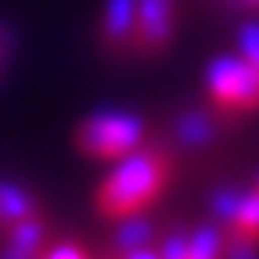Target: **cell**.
Here are the masks:
<instances>
[{
	"label": "cell",
	"mask_w": 259,
	"mask_h": 259,
	"mask_svg": "<svg viewBox=\"0 0 259 259\" xmlns=\"http://www.w3.org/2000/svg\"><path fill=\"white\" fill-rule=\"evenodd\" d=\"M166 184V158L158 151H126L97 191V209L105 216H130L148 205Z\"/></svg>",
	"instance_id": "6da1fadb"
},
{
	"label": "cell",
	"mask_w": 259,
	"mask_h": 259,
	"mask_svg": "<svg viewBox=\"0 0 259 259\" xmlns=\"http://www.w3.org/2000/svg\"><path fill=\"white\" fill-rule=\"evenodd\" d=\"M144 137V122L130 112H97L90 115L79 134L76 144L79 151L94 155V158H122L126 151H134Z\"/></svg>",
	"instance_id": "7a4b0ae2"
},
{
	"label": "cell",
	"mask_w": 259,
	"mask_h": 259,
	"mask_svg": "<svg viewBox=\"0 0 259 259\" xmlns=\"http://www.w3.org/2000/svg\"><path fill=\"white\" fill-rule=\"evenodd\" d=\"M205 87L223 108H255L259 105V69L241 54H220L205 69Z\"/></svg>",
	"instance_id": "3957f363"
},
{
	"label": "cell",
	"mask_w": 259,
	"mask_h": 259,
	"mask_svg": "<svg viewBox=\"0 0 259 259\" xmlns=\"http://www.w3.org/2000/svg\"><path fill=\"white\" fill-rule=\"evenodd\" d=\"M173 36V0H137V47L162 51Z\"/></svg>",
	"instance_id": "277c9868"
},
{
	"label": "cell",
	"mask_w": 259,
	"mask_h": 259,
	"mask_svg": "<svg viewBox=\"0 0 259 259\" xmlns=\"http://www.w3.org/2000/svg\"><path fill=\"white\" fill-rule=\"evenodd\" d=\"M137 32V0H108L105 8V36L112 44H126Z\"/></svg>",
	"instance_id": "5b68a950"
},
{
	"label": "cell",
	"mask_w": 259,
	"mask_h": 259,
	"mask_svg": "<svg viewBox=\"0 0 259 259\" xmlns=\"http://www.w3.org/2000/svg\"><path fill=\"white\" fill-rule=\"evenodd\" d=\"M223 231L216 223H202L187 234V259H223Z\"/></svg>",
	"instance_id": "8992f818"
},
{
	"label": "cell",
	"mask_w": 259,
	"mask_h": 259,
	"mask_svg": "<svg viewBox=\"0 0 259 259\" xmlns=\"http://www.w3.org/2000/svg\"><path fill=\"white\" fill-rule=\"evenodd\" d=\"M173 134H177V141L187 144V148H202V144H209V137H212V122H209L205 112H184V115L177 119V126H173Z\"/></svg>",
	"instance_id": "52a82bcc"
},
{
	"label": "cell",
	"mask_w": 259,
	"mask_h": 259,
	"mask_svg": "<svg viewBox=\"0 0 259 259\" xmlns=\"http://www.w3.org/2000/svg\"><path fill=\"white\" fill-rule=\"evenodd\" d=\"M25 216H32V198L15 184H0V220L11 227Z\"/></svg>",
	"instance_id": "ba28073f"
},
{
	"label": "cell",
	"mask_w": 259,
	"mask_h": 259,
	"mask_svg": "<svg viewBox=\"0 0 259 259\" xmlns=\"http://www.w3.org/2000/svg\"><path fill=\"white\" fill-rule=\"evenodd\" d=\"M148 241H151V223L130 212V216L122 220V227L115 231V248H119V252H134V248H141V245H148Z\"/></svg>",
	"instance_id": "9c48e42d"
},
{
	"label": "cell",
	"mask_w": 259,
	"mask_h": 259,
	"mask_svg": "<svg viewBox=\"0 0 259 259\" xmlns=\"http://www.w3.org/2000/svg\"><path fill=\"white\" fill-rule=\"evenodd\" d=\"M40 241H44V227H40L36 220L25 216V220L11 223V231H8V248H15V252H22V255H32Z\"/></svg>",
	"instance_id": "30bf717a"
},
{
	"label": "cell",
	"mask_w": 259,
	"mask_h": 259,
	"mask_svg": "<svg viewBox=\"0 0 259 259\" xmlns=\"http://www.w3.org/2000/svg\"><path fill=\"white\" fill-rule=\"evenodd\" d=\"M231 231L259 241V187L248 191L245 198H241V209H238V216H234V227H231Z\"/></svg>",
	"instance_id": "8fae6325"
},
{
	"label": "cell",
	"mask_w": 259,
	"mask_h": 259,
	"mask_svg": "<svg viewBox=\"0 0 259 259\" xmlns=\"http://www.w3.org/2000/svg\"><path fill=\"white\" fill-rule=\"evenodd\" d=\"M241 198H245V191H238V187H220V191L212 194V216H216L223 227H234V216H238V209H241Z\"/></svg>",
	"instance_id": "7c38bea8"
},
{
	"label": "cell",
	"mask_w": 259,
	"mask_h": 259,
	"mask_svg": "<svg viewBox=\"0 0 259 259\" xmlns=\"http://www.w3.org/2000/svg\"><path fill=\"white\" fill-rule=\"evenodd\" d=\"M223 259H259V241L231 231V238L223 245Z\"/></svg>",
	"instance_id": "4fadbf2b"
},
{
	"label": "cell",
	"mask_w": 259,
	"mask_h": 259,
	"mask_svg": "<svg viewBox=\"0 0 259 259\" xmlns=\"http://www.w3.org/2000/svg\"><path fill=\"white\" fill-rule=\"evenodd\" d=\"M238 54H241L248 65H255V69H259V25H255V22L241 25V32H238Z\"/></svg>",
	"instance_id": "5bb4252c"
},
{
	"label": "cell",
	"mask_w": 259,
	"mask_h": 259,
	"mask_svg": "<svg viewBox=\"0 0 259 259\" xmlns=\"http://www.w3.org/2000/svg\"><path fill=\"white\" fill-rule=\"evenodd\" d=\"M47 259H83V252L76 245H58V248L47 252Z\"/></svg>",
	"instance_id": "9a60e30c"
},
{
	"label": "cell",
	"mask_w": 259,
	"mask_h": 259,
	"mask_svg": "<svg viewBox=\"0 0 259 259\" xmlns=\"http://www.w3.org/2000/svg\"><path fill=\"white\" fill-rule=\"evenodd\" d=\"M122 259H162V255L151 252L148 245H141V248H134V252H122Z\"/></svg>",
	"instance_id": "2e32d148"
},
{
	"label": "cell",
	"mask_w": 259,
	"mask_h": 259,
	"mask_svg": "<svg viewBox=\"0 0 259 259\" xmlns=\"http://www.w3.org/2000/svg\"><path fill=\"white\" fill-rule=\"evenodd\" d=\"M4 259H32V255H22V252H15V248H8V255Z\"/></svg>",
	"instance_id": "e0dca14e"
},
{
	"label": "cell",
	"mask_w": 259,
	"mask_h": 259,
	"mask_svg": "<svg viewBox=\"0 0 259 259\" xmlns=\"http://www.w3.org/2000/svg\"><path fill=\"white\" fill-rule=\"evenodd\" d=\"M0 61H4V36H0Z\"/></svg>",
	"instance_id": "ac0fdd59"
},
{
	"label": "cell",
	"mask_w": 259,
	"mask_h": 259,
	"mask_svg": "<svg viewBox=\"0 0 259 259\" xmlns=\"http://www.w3.org/2000/svg\"><path fill=\"white\" fill-rule=\"evenodd\" d=\"M248 4H259V0H248Z\"/></svg>",
	"instance_id": "d6986e66"
},
{
	"label": "cell",
	"mask_w": 259,
	"mask_h": 259,
	"mask_svg": "<svg viewBox=\"0 0 259 259\" xmlns=\"http://www.w3.org/2000/svg\"><path fill=\"white\" fill-rule=\"evenodd\" d=\"M255 187H259V180H255Z\"/></svg>",
	"instance_id": "ffe728a7"
}]
</instances>
